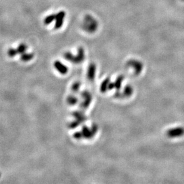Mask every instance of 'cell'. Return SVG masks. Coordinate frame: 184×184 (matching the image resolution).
<instances>
[{
	"mask_svg": "<svg viewBox=\"0 0 184 184\" xmlns=\"http://www.w3.org/2000/svg\"><path fill=\"white\" fill-rule=\"evenodd\" d=\"M98 27V23L93 16L90 15L85 16L82 24V28L85 31L89 34H93L97 30Z\"/></svg>",
	"mask_w": 184,
	"mask_h": 184,
	"instance_id": "obj_1",
	"label": "cell"
},
{
	"mask_svg": "<svg viewBox=\"0 0 184 184\" xmlns=\"http://www.w3.org/2000/svg\"><path fill=\"white\" fill-rule=\"evenodd\" d=\"M66 16V13L64 11H60L57 14H56L55 16V22L54 24L55 29H59L62 27L64 20Z\"/></svg>",
	"mask_w": 184,
	"mask_h": 184,
	"instance_id": "obj_2",
	"label": "cell"
},
{
	"mask_svg": "<svg viewBox=\"0 0 184 184\" xmlns=\"http://www.w3.org/2000/svg\"><path fill=\"white\" fill-rule=\"evenodd\" d=\"M85 59V51L82 47H79L78 50V54L76 55H73L71 62L73 63L79 64L83 62Z\"/></svg>",
	"mask_w": 184,
	"mask_h": 184,
	"instance_id": "obj_3",
	"label": "cell"
},
{
	"mask_svg": "<svg viewBox=\"0 0 184 184\" xmlns=\"http://www.w3.org/2000/svg\"><path fill=\"white\" fill-rule=\"evenodd\" d=\"M54 66L55 69L62 75H65L68 72V67L59 60H57L54 62Z\"/></svg>",
	"mask_w": 184,
	"mask_h": 184,
	"instance_id": "obj_4",
	"label": "cell"
},
{
	"mask_svg": "<svg viewBox=\"0 0 184 184\" xmlns=\"http://www.w3.org/2000/svg\"><path fill=\"white\" fill-rule=\"evenodd\" d=\"M73 116L76 118L77 120H78L80 123H83V122L87 120L86 116L85 115L84 113L81 111H76L73 113Z\"/></svg>",
	"mask_w": 184,
	"mask_h": 184,
	"instance_id": "obj_5",
	"label": "cell"
},
{
	"mask_svg": "<svg viewBox=\"0 0 184 184\" xmlns=\"http://www.w3.org/2000/svg\"><path fill=\"white\" fill-rule=\"evenodd\" d=\"M82 133L83 135V138H87V139L92 138L93 137V136L94 135L92 134L91 129H89L88 127H87V126H83L82 127Z\"/></svg>",
	"mask_w": 184,
	"mask_h": 184,
	"instance_id": "obj_6",
	"label": "cell"
},
{
	"mask_svg": "<svg viewBox=\"0 0 184 184\" xmlns=\"http://www.w3.org/2000/svg\"><path fill=\"white\" fill-rule=\"evenodd\" d=\"M95 64L94 63H91L88 67V78L90 80H93L95 74Z\"/></svg>",
	"mask_w": 184,
	"mask_h": 184,
	"instance_id": "obj_7",
	"label": "cell"
},
{
	"mask_svg": "<svg viewBox=\"0 0 184 184\" xmlns=\"http://www.w3.org/2000/svg\"><path fill=\"white\" fill-rule=\"evenodd\" d=\"M34 57V54L33 53H23L21 54L20 59L24 62H27L31 61Z\"/></svg>",
	"mask_w": 184,
	"mask_h": 184,
	"instance_id": "obj_8",
	"label": "cell"
},
{
	"mask_svg": "<svg viewBox=\"0 0 184 184\" xmlns=\"http://www.w3.org/2000/svg\"><path fill=\"white\" fill-rule=\"evenodd\" d=\"M83 99H84V101L81 103L80 106L82 108L85 109V108H87L90 105L91 100H92V97L91 95H90Z\"/></svg>",
	"mask_w": 184,
	"mask_h": 184,
	"instance_id": "obj_9",
	"label": "cell"
},
{
	"mask_svg": "<svg viewBox=\"0 0 184 184\" xmlns=\"http://www.w3.org/2000/svg\"><path fill=\"white\" fill-rule=\"evenodd\" d=\"M67 102L70 105H72V106H73V105H75L78 103V99L76 97L74 96V95H69L67 98Z\"/></svg>",
	"mask_w": 184,
	"mask_h": 184,
	"instance_id": "obj_10",
	"label": "cell"
},
{
	"mask_svg": "<svg viewBox=\"0 0 184 184\" xmlns=\"http://www.w3.org/2000/svg\"><path fill=\"white\" fill-rule=\"evenodd\" d=\"M55 16L56 15H55V14H52V15H50L48 16H47L45 19H44V24L45 25H48L50 24H51L54 20H55Z\"/></svg>",
	"mask_w": 184,
	"mask_h": 184,
	"instance_id": "obj_11",
	"label": "cell"
},
{
	"mask_svg": "<svg viewBox=\"0 0 184 184\" xmlns=\"http://www.w3.org/2000/svg\"><path fill=\"white\" fill-rule=\"evenodd\" d=\"M27 46L25 44H24V43L20 44L18 46L17 48L16 49L17 51V54L21 55V54L26 52V51L27 50Z\"/></svg>",
	"mask_w": 184,
	"mask_h": 184,
	"instance_id": "obj_12",
	"label": "cell"
},
{
	"mask_svg": "<svg viewBox=\"0 0 184 184\" xmlns=\"http://www.w3.org/2000/svg\"><path fill=\"white\" fill-rule=\"evenodd\" d=\"M7 54L10 57H14L17 54V51L16 49H14L13 48H9L7 51Z\"/></svg>",
	"mask_w": 184,
	"mask_h": 184,
	"instance_id": "obj_13",
	"label": "cell"
},
{
	"mask_svg": "<svg viewBox=\"0 0 184 184\" xmlns=\"http://www.w3.org/2000/svg\"><path fill=\"white\" fill-rule=\"evenodd\" d=\"M81 84L79 82H75L72 86V90L74 92H77L79 91L80 87Z\"/></svg>",
	"mask_w": 184,
	"mask_h": 184,
	"instance_id": "obj_14",
	"label": "cell"
},
{
	"mask_svg": "<svg viewBox=\"0 0 184 184\" xmlns=\"http://www.w3.org/2000/svg\"><path fill=\"white\" fill-rule=\"evenodd\" d=\"M81 124L78 120H77L76 119V120H74L72 122H70L69 125V128H71V129H75L76 128H77V127L80 125Z\"/></svg>",
	"mask_w": 184,
	"mask_h": 184,
	"instance_id": "obj_15",
	"label": "cell"
},
{
	"mask_svg": "<svg viewBox=\"0 0 184 184\" xmlns=\"http://www.w3.org/2000/svg\"><path fill=\"white\" fill-rule=\"evenodd\" d=\"M73 137L76 139H81L82 138H83V135H82V131L80 132H75L74 134H73Z\"/></svg>",
	"mask_w": 184,
	"mask_h": 184,
	"instance_id": "obj_16",
	"label": "cell"
},
{
	"mask_svg": "<svg viewBox=\"0 0 184 184\" xmlns=\"http://www.w3.org/2000/svg\"><path fill=\"white\" fill-rule=\"evenodd\" d=\"M90 95H91V94H90V93L88 91H82V92H81V96H82L83 98H86V97H88V96H90Z\"/></svg>",
	"mask_w": 184,
	"mask_h": 184,
	"instance_id": "obj_17",
	"label": "cell"
},
{
	"mask_svg": "<svg viewBox=\"0 0 184 184\" xmlns=\"http://www.w3.org/2000/svg\"><path fill=\"white\" fill-rule=\"evenodd\" d=\"M91 130L92 134H93L94 135H95V133H96L97 131V125H93L92 126V127H91Z\"/></svg>",
	"mask_w": 184,
	"mask_h": 184,
	"instance_id": "obj_18",
	"label": "cell"
},
{
	"mask_svg": "<svg viewBox=\"0 0 184 184\" xmlns=\"http://www.w3.org/2000/svg\"><path fill=\"white\" fill-rule=\"evenodd\" d=\"M0 177H1V174H0Z\"/></svg>",
	"mask_w": 184,
	"mask_h": 184,
	"instance_id": "obj_19",
	"label": "cell"
},
{
	"mask_svg": "<svg viewBox=\"0 0 184 184\" xmlns=\"http://www.w3.org/2000/svg\"><path fill=\"white\" fill-rule=\"evenodd\" d=\"M182 1H184V0H182Z\"/></svg>",
	"mask_w": 184,
	"mask_h": 184,
	"instance_id": "obj_20",
	"label": "cell"
}]
</instances>
